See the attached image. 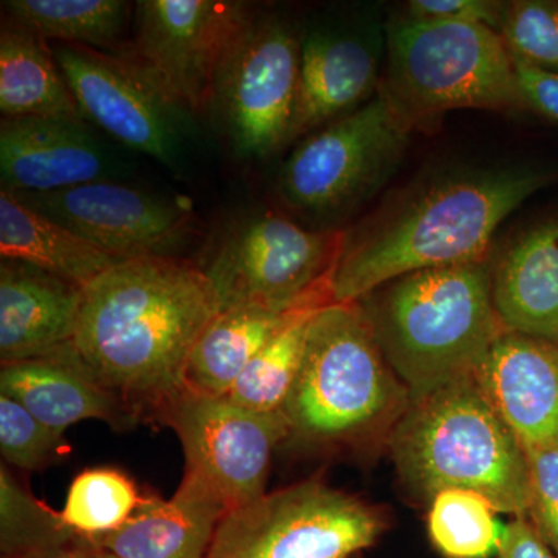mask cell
I'll return each instance as SVG.
<instances>
[{
    "instance_id": "cell-9",
    "label": "cell",
    "mask_w": 558,
    "mask_h": 558,
    "mask_svg": "<svg viewBox=\"0 0 558 558\" xmlns=\"http://www.w3.org/2000/svg\"><path fill=\"white\" fill-rule=\"evenodd\" d=\"M301 39L303 32L288 17L253 10L227 47L209 110L241 159H266L289 145Z\"/></svg>"
},
{
    "instance_id": "cell-10",
    "label": "cell",
    "mask_w": 558,
    "mask_h": 558,
    "mask_svg": "<svg viewBox=\"0 0 558 558\" xmlns=\"http://www.w3.org/2000/svg\"><path fill=\"white\" fill-rule=\"evenodd\" d=\"M384 531L379 510L307 480L229 510L208 558H351Z\"/></svg>"
},
{
    "instance_id": "cell-20",
    "label": "cell",
    "mask_w": 558,
    "mask_h": 558,
    "mask_svg": "<svg viewBox=\"0 0 558 558\" xmlns=\"http://www.w3.org/2000/svg\"><path fill=\"white\" fill-rule=\"evenodd\" d=\"M226 513L215 488L185 470L171 498L149 494L123 527L97 543L117 558H208Z\"/></svg>"
},
{
    "instance_id": "cell-13",
    "label": "cell",
    "mask_w": 558,
    "mask_h": 558,
    "mask_svg": "<svg viewBox=\"0 0 558 558\" xmlns=\"http://www.w3.org/2000/svg\"><path fill=\"white\" fill-rule=\"evenodd\" d=\"M131 53L193 116L209 110L213 84L231 39L253 7L230 0L135 3Z\"/></svg>"
},
{
    "instance_id": "cell-35",
    "label": "cell",
    "mask_w": 558,
    "mask_h": 558,
    "mask_svg": "<svg viewBox=\"0 0 558 558\" xmlns=\"http://www.w3.org/2000/svg\"><path fill=\"white\" fill-rule=\"evenodd\" d=\"M495 558H557L539 534L534 521L515 517L506 524V534Z\"/></svg>"
},
{
    "instance_id": "cell-1",
    "label": "cell",
    "mask_w": 558,
    "mask_h": 558,
    "mask_svg": "<svg viewBox=\"0 0 558 558\" xmlns=\"http://www.w3.org/2000/svg\"><path fill=\"white\" fill-rule=\"evenodd\" d=\"M218 312L211 282L190 260H121L83 289L65 351L140 424H160L189 391L191 351Z\"/></svg>"
},
{
    "instance_id": "cell-25",
    "label": "cell",
    "mask_w": 558,
    "mask_h": 558,
    "mask_svg": "<svg viewBox=\"0 0 558 558\" xmlns=\"http://www.w3.org/2000/svg\"><path fill=\"white\" fill-rule=\"evenodd\" d=\"M3 11L43 39L119 51L131 5L121 0H7Z\"/></svg>"
},
{
    "instance_id": "cell-30",
    "label": "cell",
    "mask_w": 558,
    "mask_h": 558,
    "mask_svg": "<svg viewBox=\"0 0 558 558\" xmlns=\"http://www.w3.org/2000/svg\"><path fill=\"white\" fill-rule=\"evenodd\" d=\"M62 433L38 421L21 403L0 395V453L9 465L39 472L68 457Z\"/></svg>"
},
{
    "instance_id": "cell-19",
    "label": "cell",
    "mask_w": 558,
    "mask_h": 558,
    "mask_svg": "<svg viewBox=\"0 0 558 558\" xmlns=\"http://www.w3.org/2000/svg\"><path fill=\"white\" fill-rule=\"evenodd\" d=\"M492 300L508 332L558 344V216L492 252Z\"/></svg>"
},
{
    "instance_id": "cell-5",
    "label": "cell",
    "mask_w": 558,
    "mask_h": 558,
    "mask_svg": "<svg viewBox=\"0 0 558 558\" xmlns=\"http://www.w3.org/2000/svg\"><path fill=\"white\" fill-rule=\"evenodd\" d=\"M410 396L392 369L359 303L328 304L307 330L299 379L282 414L286 442L315 449L355 444L398 421Z\"/></svg>"
},
{
    "instance_id": "cell-3",
    "label": "cell",
    "mask_w": 558,
    "mask_h": 558,
    "mask_svg": "<svg viewBox=\"0 0 558 558\" xmlns=\"http://www.w3.org/2000/svg\"><path fill=\"white\" fill-rule=\"evenodd\" d=\"M492 255L413 271L357 301L410 402L473 376L508 332L492 300Z\"/></svg>"
},
{
    "instance_id": "cell-23",
    "label": "cell",
    "mask_w": 558,
    "mask_h": 558,
    "mask_svg": "<svg viewBox=\"0 0 558 558\" xmlns=\"http://www.w3.org/2000/svg\"><path fill=\"white\" fill-rule=\"evenodd\" d=\"M0 256L28 264L81 289L121 263L5 190L0 193Z\"/></svg>"
},
{
    "instance_id": "cell-26",
    "label": "cell",
    "mask_w": 558,
    "mask_h": 558,
    "mask_svg": "<svg viewBox=\"0 0 558 558\" xmlns=\"http://www.w3.org/2000/svg\"><path fill=\"white\" fill-rule=\"evenodd\" d=\"M148 497L126 472L101 465L73 478L60 512L76 535L97 542L123 527Z\"/></svg>"
},
{
    "instance_id": "cell-4",
    "label": "cell",
    "mask_w": 558,
    "mask_h": 558,
    "mask_svg": "<svg viewBox=\"0 0 558 558\" xmlns=\"http://www.w3.org/2000/svg\"><path fill=\"white\" fill-rule=\"evenodd\" d=\"M389 450L400 478L421 497L465 488L486 497L498 513L531 512L526 451L475 374L410 402L395 422Z\"/></svg>"
},
{
    "instance_id": "cell-27",
    "label": "cell",
    "mask_w": 558,
    "mask_h": 558,
    "mask_svg": "<svg viewBox=\"0 0 558 558\" xmlns=\"http://www.w3.org/2000/svg\"><path fill=\"white\" fill-rule=\"evenodd\" d=\"M497 513L476 492L446 488L429 498V539L446 558L497 556L506 534V524Z\"/></svg>"
},
{
    "instance_id": "cell-17",
    "label": "cell",
    "mask_w": 558,
    "mask_h": 558,
    "mask_svg": "<svg viewBox=\"0 0 558 558\" xmlns=\"http://www.w3.org/2000/svg\"><path fill=\"white\" fill-rule=\"evenodd\" d=\"M475 377L524 450L558 440V344L505 332Z\"/></svg>"
},
{
    "instance_id": "cell-12",
    "label": "cell",
    "mask_w": 558,
    "mask_h": 558,
    "mask_svg": "<svg viewBox=\"0 0 558 558\" xmlns=\"http://www.w3.org/2000/svg\"><path fill=\"white\" fill-rule=\"evenodd\" d=\"M178 435L186 469L215 488L229 510L267 494L271 458L289 438L282 411L244 409L227 396L189 391L160 418Z\"/></svg>"
},
{
    "instance_id": "cell-33",
    "label": "cell",
    "mask_w": 558,
    "mask_h": 558,
    "mask_svg": "<svg viewBox=\"0 0 558 558\" xmlns=\"http://www.w3.org/2000/svg\"><path fill=\"white\" fill-rule=\"evenodd\" d=\"M506 2L495 0H411L403 16L428 22H469L499 31Z\"/></svg>"
},
{
    "instance_id": "cell-16",
    "label": "cell",
    "mask_w": 558,
    "mask_h": 558,
    "mask_svg": "<svg viewBox=\"0 0 558 558\" xmlns=\"http://www.w3.org/2000/svg\"><path fill=\"white\" fill-rule=\"evenodd\" d=\"M121 163L87 121H0V178L10 193H51L119 178Z\"/></svg>"
},
{
    "instance_id": "cell-31",
    "label": "cell",
    "mask_w": 558,
    "mask_h": 558,
    "mask_svg": "<svg viewBox=\"0 0 558 558\" xmlns=\"http://www.w3.org/2000/svg\"><path fill=\"white\" fill-rule=\"evenodd\" d=\"M498 33L513 57L558 72V0L506 2Z\"/></svg>"
},
{
    "instance_id": "cell-29",
    "label": "cell",
    "mask_w": 558,
    "mask_h": 558,
    "mask_svg": "<svg viewBox=\"0 0 558 558\" xmlns=\"http://www.w3.org/2000/svg\"><path fill=\"white\" fill-rule=\"evenodd\" d=\"M61 512L39 501L11 470L0 468V558L22 556L75 537Z\"/></svg>"
},
{
    "instance_id": "cell-36",
    "label": "cell",
    "mask_w": 558,
    "mask_h": 558,
    "mask_svg": "<svg viewBox=\"0 0 558 558\" xmlns=\"http://www.w3.org/2000/svg\"><path fill=\"white\" fill-rule=\"evenodd\" d=\"M10 558H117L108 549L102 548L94 539L75 537L65 539V542L51 545L49 548L33 550V553L22 554V556Z\"/></svg>"
},
{
    "instance_id": "cell-11",
    "label": "cell",
    "mask_w": 558,
    "mask_h": 558,
    "mask_svg": "<svg viewBox=\"0 0 558 558\" xmlns=\"http://www.w3.org/2000/svg\"><path fill=\"white\" fill-rule=\"evenodd\" d=\"M84 119L130 149L179 168L193 113L149 75L130 50L51 47Z\"/></svg>"
},
{
    "instance_id": "cell-7",
    "label": "cell",
    "mask_w": 558,
    "mask_h": 558,
    "mask_svg": "<svg viewBox=\"0 0 558 558\" xmlns=\"http://www.w3.org/2000/svg\"><path fill=\"white\" fill-rule=\"evenodd\" d=\"M411 134L377 94L295 146L279 172V197L319 230H337L395 174Z\"/></svg>"
},
{
    "instance_id": "cell-22",
    "label": "cell",
    "mask_w": 558,
    "mask_h": 558,
    "mask_svg": "<svg viewBox=\"0 0 558 558\" xmlns=\"http://www.w3.org/2000/svg\"><path fill=\"white\" fill-rule=\"evenodd\" d=\"M0 112L87 121L46 39L10 17L0 32Z\"/></svg>"
},
{
    "instance_id": "cell-6",
    "label": "cell",
    "mask_w": 558,
    "mask_h": 558,
    "mask_svg": "<svg viewBox=\"0 0 558 558\" xmlns=\"http://www.w3.org/2000/svg\"><path fill=\"white\" fill-rule=\"evenodd\" d=\"M379 94L413 132L432 126L451 110L526 109L512 53L497 31L403 14L387 21Z\"/></svg>"
},
{
    "instance_id": "cell-21",
    "label": "cell",
    "mask_w": 558,
    "mask_h": 558,
    "mask_svg": "<svg viewBox=\"0 0 558 558\" xmlns=\"http://www.w3.org/2000/svg\"><path fill=\"white\" fill-rule=\"evenodd\" d=\"M0 395L62 435L83 421H102L116 429L140 424L116 396L69 357L65 347L50 357L2 365Z\"/></svg>"
},
{
    "instance_id": "cell-18",
    "label": "cell",
    "mask_w": 558,
    "mask_h": 558,
    "mask_svg": "<svg viewBox=\"0 0 558 558\" xmlns=\"http://www.w3.org/2000/svg\"><path fill=\"white\" fill-rule=\"evenodd\" d=\"M83 289L17 260L0 264V363L57 354L78 328Z\"/></svg>"
},
{
    "instance_id": "cell-14",
    "label": "cell",
    "mask_w": 558,
    "mask_h": 558,
    "mask_svg": "<svg viewBox=\"0 0 558 558\" xmlns=\"http://www.w3.org/2000/svg\"><path fill=\"white\" fill-rule=\"evenodd\" d=\"M11 194L119 260L179 258L196 234L190 205L113 180Z\"/></svg>"
},
{
    "instance_id": "cell-34",
    "label": "cell",
    "mask_w": 558,
    "mask_h": 558,
    "mask_svg": "<svg viewBox=\"0 0 558 558\" xmlns=\"http://www.w3.org/2000/svg\"><path fill=\"white\" fill-rule=\"evenodd\" d=\"M517 83L526 109L558 124V72L513 57Z\"/></svg>"
},
{
    "instance_id": "cell-28",
    "label": "cell",
    "mask_w": 558,
    "mask_h": 558,
    "mask_svg": "<svg viewBox=\"0 0 558 558\" xmlns=\"http://www.w3.org/2000/svg\"><path fill=\"white\" fill-rule=\"evenodd\" d=\"M319 310L301 312L279 330L242 371L227 398L248 410L263 413L282 411L299 379L311 318Z\"/></svg>"
},
{
    "instance_id": "cell-8",
    "label": "cell",
    "mask_w": 558,
    "mask_h": 558,
    "mask_svg": "<svg viewBox=\"0 0 558 558\" xmlns=\"http://www.w3.org/2000/svg\"><path fill=\"white\" fill-rule=\"evenodd\" d=\"M343 230H310L277 213L245 216L226 230L201 267L219 311L258 306L278 312L325 307Z\"/></svg>"
},
{
    "instance_id": "cell-24",
    "label": "cell",
    "mask_w": 558,
    "mask_h": 558,
    "mask_svg": "<svg viewBox=\"0 0 558 558\" xmlns=\"http://www.w3.org/2000/svg\"><path fill=\"white\" fill-rule=\"evenodd\" d=\"M303 311L307 310L278 312L242 306L219 311L191 351L186 368L189 389L208 396L229 395L260 349Z\"/></svg>"
},
{
    "instance_id": "cell-32",
    "label": "cell",
    "mask_w": 558,
    "mask_h": 558,
    "mask_svg": "<svg viewBox=\"0 0 558 558\" xmlns=\"http://www.w3.org/2000/svg\"><path fill=\"white\" fill-rule=\"evenodd\" d=\"M531 517L558 558V440L529 447Z\"/></svg>"
},
{
    "instance_id": "cell-15",
    "label": "cell",
    "mask_w": 558,
    "mask_h": 558,
    "mask_svg": "<svg viewBox=\"0 0 558 558\" xmlns=\"http://www.w3.org/2000/svg\"><path fill=\"white\" fill-rule=\"evenodd\" d=\"M387 22L322 20L303 32L299 97L289 143L314 134L377 97Z\"/></svg>"
},
{
    "instance_id": "cell-2",
    "label": "cell",
    "mask_w": 558,
    "mask_h": 558,
    "mask_svg": "<svg viewBox=\"0 0 558 558\" xmlns=\"http://www.w3.org/2000/svg\"><path fill=\"white\" fill-rule=\"evenodd\" d=\"M554 175L531 167H457L411 183L343 231L332 304L357 303L413 271L492 255L498 227Z\"/></svg>"
}]
</instances>
